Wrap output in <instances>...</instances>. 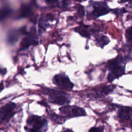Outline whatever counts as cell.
Wrapping results in <instances>:
<instances>
[{"instance_id":"obj_1","label":"cell","mask_w":132,"mask_h":132,"mask_svg":"<svg viewBox=\"0 0 132 132\" xmlns=\"http://www.w3.org/2000/svg\"><path fill=\"white\" fill-rule=\"evenodd\" d=\"M47 127V121L45 118L32 115L28 118L24 129L27 132H45Z\"/></svg>"},{"instance_id":"obj_2","label":"cell","mask_w":132,"mask_h":132,"mask_svg":"<svg viewBox=\"0 0 132 132\" xmlns=\"http://www.w3.org/2000/svg\"><path fill=\"white\" fill-rule=\"evenodd\" d=\"M46 92L48 95L49 101L53 104L63 105L70 102L67 94L63 92L55 90H48Z\"/></svg>"},{"instance_id":"obj_3","label":"cell","mask_w":132,"mask_h":132,"mask_svg":"<svg viewBox=\"0 0 132 132\" xmlns=\"http://www.w3.org/2000/svg\"><path fill=\"white\" fill-rule=\"evenodd\" d=\"M60 113L67 118L84 116L86 115V111L82 108L76 106L65 105L59 108Z\"/></svg>"},{"instance_id":"obj_4","label":"cell","mask_w":132,"mask_h":132,"mask_svg":"<svg viewBox=\"0 0 132 132\" xmlns=\"http://www.w3.org/2000/svg\"><path fill=\"white\" fill-rule=\"evenodd\" d=\"M53 82L58 87L67 89H71L74 87V84L71 81L68 76L64 74H58L53 78Z\"/></svg>"},{"instance_id":"obj_5","label":"cell","mask_w":132,"mask_h":132,"mask_svg":"<svg viewBox=\"0 0 132 132\" xmlns=\"http://www.w3.org/2000/svg\"><path fill=\"white\" fill-rule=\"evenodd\" d=\"M16 105L13 103H9L0 109V121H8L13 115Z\"/></svg>"},{"instance_id":"obj_6","label":"cell","mask_w":132,"mask_h":132,"mask_svg":"<svg viewBox=\"0 0 132 132\" xmlns=\"http://www.w3.org/2000/svg\"><path fill=\"white\" fill-rule=\"evenodd\" d=\"M93 10L91 12V16L97 18L109 12L110 9L106 4L102 2H97L93 5Z\"/></svg>"},{"instance_id":"obj_7","label":"cell","mask_w":132,"mask_h":132,"mask_svg":"<svg viewBox=\"0 0 132 132\" xmlns=\"http://www.w3.org/2000/svg\"><path fill=\"white\" fill-rule=\"evenodd\" d=\"M110 70L109 73L108 79L109 81H112L116 78H117L124 73V67L120 64H118L109 68Z\"/></svg>"},{"instance_id":"obj_8","label":"cell","mask_w":132,"mask_h":132,"mask_svg":"<svg viewBox=\"0 0 132 132\" xmlns=\"http://www.w3.org/2000/svg\"><path fill=\"white\" fill-rule=\"evenodd\" d=\"M118 118L122 120H128L132 116V107H121L118 114Z\"/></svg>"},{"instance_id":"obj_9","label":"cell","mask_w":132,"mask_h":132,"mask_svg":"<svg viewBox=\"0 0 132 132\" xmlns=\"http://www.w3.org/2000/svg\"><path fill=\"white\" fill-rule=\"evenodd\" d=\"M48 116L51 120L56 124H62L65 121L64 117L59 116L52 111L48 112Z\"/></svg>"},{"instance_id":"obj_10","label":"cell","mask_w":132,"mask_h":132,"mask_svg":"<svg viewBox=\"0 0 132 132\" xmlns=\"http://www.w3.org/2000/svg\"><path fill=\"white\" fill-rule=\"evenodd\" d=\"M31 7L28 5H23L20 10L19 16L20 18H24L28 16L31 12Z\"/></svg>"},{"instance_id":"obj_11","label":"cell","mask_w":132,"mask_h":132,"mask_svg":"<svg viewBox=\"0 0 132 132\" xmlns=\"http://www.w3.org/2000/svg\"><path fill=\"white\" fill-rule=\"evenodd\" d=\"M33 40L29 37H24L21 41L20 46L21 50L27 48L29 46L33 44Z\"/></svg>"},{"instance_id":"obj_12","label":"cell","mask_w":132,"mask_h":132,"mask_svg":"<svg viewBox=\"0 0 132 132\" xmlns=\"http://www.w3.org/2000/svg\"><path fill=\"white\" fill-rule=\"evenodd\" d=\"M96 41L97 42V44L103 47L105 45L107 44L110 42V40L107 37L102 35L97 37L96 39Z\"/></svg>"},{"instance_id":"obj_13","label":"cell","mask_w":132,"mask_h":132,"mask_svg":"<svg viewBox=\"0 0 132 132\" xmlns=\"http://www.w3.org/2000/svg\"><path fill=\"white\" fill-rule=\"evenodd\" d=\"M75 31L77 32L81 36L86 38H90V33L87 31L85 28V26L84 27H78L75 28Z\"/></svg>"},{"instance_id":"obj_14","label":"cell","mask_w":132,"mask_h":132,"mask_svg":"<svg viewBox=\"0 0 132 132\" xmlns=\"http://www.w3.org/2000/svg\"><path fill=\"white\" fill-rule=\"evenodd\" d=\"M11 12V10L9 8L6 7L2 8L0 10V20L6 18Z\"/></svg>"},{"instance_id":"obj_15","label":"cell","mask_w":132,"mask_h":132,"mask_svg":"<svg viewBox=\"0 0 132 132\" xmlns=\"http://www.w3.org/2000/svg\"><path fill=\"white\" fill-rule=\"evenodd\" d=\"M116 86L114 85H108L105 86L102 88L101 92L105 94H107L110 92H111L114 88Z\"/></svg>"},{"instance_id":"obj_16","label":"cell","mask_w":132,"mask_h":132,"mask_svg":"<svg viewBox=\"0 0 132 132\" xmlns=\"http://www.w3.org/2000/svg\"><path fill=\"white\" fill-rule=\"evenodd\" d=\"M125 36L127 40L132 42V26L126 30Z\"/></svg>"},{"instance_id":"obj_17","label":"cell","mask_w":132,"mask_h":132,"mask_svg":"<svg viewBox=\"0 0 132 132\" xmlns=\"http://www.w3.org/2000/svg\"><path fill=\"white\" fill-rule=\"evenodd\" d=\"M104 127H93L91 128L88 132H104Z\"/></svg>"},{"instance_id":"obj_18","label":"cell","mask_w":132,"mask_h":132,"mask_svg":"<svg viewBox=\"0 0 132 132\" xmlns=\"http://www.w3.org/2000/svg\"><path fill=\"white\" fill-rule=\"evenodd\" d=\"M77 12H78V13L79 14V15L81 16H84L85 14V10H84V7L81 5L78 6V7H77Z\"/></svg>"},{"instance_id":"obj_19","label":"cell","mask_w":132,"mask_h":132,"mask_svg":"<svg viewBox=\"0 0 132 132\" xmlns=\"http://www.w3.org/2000/svg\"><path fill=\"white\" fill-rule=\"evenodd\" d=\"M62 132H74V131H73L72 129L66 128V129H65L64 130H63Z\"/></svg>"},{"instance_id":"obj_20","label":"cell","mask_w":132,"mask_h":132,"mask_svg":"<svg viewBox=\"0 0 132 132\" xmlns=\"http://www.w3.org/2000/svg\"><path fill=\"white\" fill-rule=\"evenodd\" d=\"M131 127H132V121H131Z\"/></svg>"}]
</instances>
